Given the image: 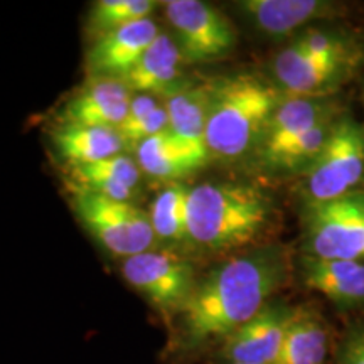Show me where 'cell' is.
Segmentation results:
<instances>
[{"instance_id": "7a4b0ae2", "label": "cell", "mask_w": 364, "mask_h": 364, "mask_svg": "<svg viewBox=\"0 0 364 364\" xmlns=\"http://www.w3.org/2000/svg\"><path fill=\"white\" fill-rule=\"evenodd\" d=\"M275 218L272 196L241 181L194 186L188 201V243L208 253L247 248L262 238Z\"/></svg>"}, {"instance_id": "3957f363", "label": "cell", "mask_w": 364, "mask_h": 364, "mask_svg": "<svg viewBox=\"0 0 364 364\" xmlns=\"http://www.w3.org/2000/svg\"><path fill=\"white\" fill-rule=\"evenodd\" d=\"M285 95L252 73H236L211 81L206 147L211 159L236 162L253 156L272 113Z\"/></svg>"}, {"instance_id": "e0dca14e", "label": "cell", "mask_w": 364, "mask_h": 364, "mask_svg": "<svg viewBox=\"0 0 364 364\" xmlns=\"http://www.w3.org/2000/svg\"><path fill=\"white\" fill-rule=\"evenodd\" d=\"M181 65H184V59L174 38L172 34L161 31L129 75L122 80L132 90V93L164 97L182 83Z\"/></svg>"}, {"instance_id": "277c9868", "label": "cell", "mask_w": 364, "mask_h": 364, "mask_svg": "<svg viewBox=\"0 0 364 364\" xmlns=\"http://www.w3.org/2000/svg\"><path fill=\"white\" fill-rule=\"evenodd\" d=\"M71 201L76 216L91 236L124 260L150 252L159 241L149 213L135 204L113 201L75 184H71Z\"/></svg>"}, {"instance_id": "603a6c76", "label": "cell", "mask_w": 364, "mask_h": 364, "mask_svg": "<svg viewBox=\"0 0 364 364\" xmlns=\"http://www.w3.org/2000/svg\"><path fill=\"white\" fill-rule=\"evenodd\" d=\"M189 191L181 182H171L156 196L149 216L157 240L172 245L188 241Z\"/></svg>"}, {"instance_id": "52a82bcc", "label": "cell", "mask_w": 364, "mask_h": 364, "mask_svg": "<svg viewBox=\"0 0 364 364\" xmlns=\"http://www.w3.org/2000/svg\"><path fill=\"white\" fill-rule=\"evenodd\" d=\"M166 19L184 63L201 65L230 56L238 43V33L220 9L203 0L164 2Z\"/></svg>"}, {"instance_id": "9c48e42d", "label": "cell", "mask_w": 364, "mask_h": 364, "mask_svg": "<svg viewBox=\"0 0 364 364\" xmlns=\"http://www.w3.org/2000/svg\"><path fill=\"white\" fill-rule=\"evenodd\" d=\"M363 59H327L304 53L290 41L272 59L273 85L285 97H334Z\"/></svg>"}, {"instance_id": "8fae6325", "label": "cell", "mask_w": 364, "mask_h": 364, "mask_svg": "<svg viewBox=\"0 0 364 364\" xmlns=\"http://www.w3.org/2000/svg\"><path fill=\"white\" fill-rule=\"evenodd\" d=\"M343 113V105L336 98V95L334 97H284L272 113L260 144L253 152L255 166L260 167L287 144L321 124L322 120L339 117Z\"/></svg>"}, {"instance_id": "9a60e30c", "label": "cell", "mask_w": 364, "mask_h": 364, "mask_svg": "<svg viewBox=\"0 0 364 364\" xmlns=\"http://www.w3.org/2000/svg\"><path fill=\"white\" fill-rule=\"evenodd\" d=\"M159 33V26L152 17H149L100 36L91 44L86 56V68L91 76L124 78L147 51Z\"/></svg>"}, {"instance_id": "ba28073f", "label": "cell", "mask_w": 364, "mask_h": 364, "mask_svg": "<svg viewBox=\"0 0 364 364\" xmlns=\"http://www.w3.org/2000/svg\"><path fill=\"white\" fill-rule=\"evenodd\" d=\"M122 275L167 321H176L198 282L188 260L157 250L125 258Z\"/></svg>"}, {"instance_id": "2e32d148", "label": "cell", "mask_w": 364, "mask_h": 364, "mask_svg": "<svg viewBox=\"0 0 364 364\" xmlns=\"http://www.w3.org/2000/svg\"><path fill=\"white\" fill-rule=\"evenodd\" d=\"M304 284L343 311L364 309V263L361 260H321L304 255Z\"/></svg>"}, {"instance_id": "5bb4252c", "label": "cell", "mask_w": 364, "mask_h": 364, "mask_svg": "<svg viewBox=\"0 0 364 364\" xmlns=\"http://www.w3.org/2000/svg\"><path fill=\"white\" fill-rule=\"evenodd\" d=\"M135 161L144 174L176 182L206 167L211 156L204 142L184 139L167 129L140 144Z\"/></svg>"}, {"instance_id": "30bf717a", "label": "cell", "mask_w": 364, "mask_h": 364, "mask_svg": "<svg viewBox=\"0 0 364 364\" xmlns=\"http://www.w3.org/2000/svg\"><path fill=\"white\" fill-rule=\"evenodd\" d=\"M297 309L285 300L272 299L257 316L221 341L220 358L226 364H273Z\"/></svg>"}, {"instance_id": "d6986e66", "label": "cell", "mask_w": 364, "mask_h": 364, "mask_svg": "<svg viewBox=\"0 0 364 364\" xmlns=\"http://www.w3.org/2000/svg\"><path fill=\"white\" fill-rule=\"evenodd\" d=\"M53 142L70 166L105 161L127 150L118 130L107 127L59 124L53 130Z\"/></svg>"}, {"instance_id": "ffe728a7", "label": "cell", "mask_w": 364, "mask_h": 364, "mask_svg": "<svg viewBox=\"0 0 364 364\" xmlns=\"http://www.w3.org/2000/svg\"><path fill=\"white\" fill-rule=\"evenodd\" d=\"M211 105V81L181 83L164 95V107L169 117V130L189 140L204 142Z\"/></svg>"}, {"instance_id": "cb8c5ba5", "label": "cell", "mask_w": 364, "mask_h": 364, "mask_svg": "<svg viewBox=\"0 0 364 364\" xmlns=\"http://www.w3.org/2000/svg\"><path fill=\"white\" fill-rule=\"evenodd\" d=\"M169 129V117L166 107L154 95H134L124 124L118 127V134L127 149H136L145 140L152 139Z\"/></svg>"}, {"instance_id": "8992f818", "label": "cell", "mask_w": 364, "mask_h": 364, "mask_svg": "<svg viewBox=\"0 0 364 364\" xmlns=\"http://www.w3.org/2000/svg\"><path fill=\"white\" fill-rule=\"evenodd\" d=\"M304 252L321 260L364 258V189L304 208Z\"/></svg>"}, {"instance_id": "ac0fdd59", "label": "cell", "mask_w": 364, "mask_h": 364, "mask_svg": "<svg viewBox=\"0 0 364 364\" xmlns=\"http://www.w3.org/2000/svg\"><path fill=\"white\" fill-rule=\"evenodd\" d=\"M140 167L129 154L105 161L70 166L71 184L90 189L113 201L132 203L140 182Z\"/></svg>"}, {"instance_id": "44dd1931", "label": "cell", "mask_w": 364, "mask_h": 364, "mask_svg": "<svg viewBox=\"0 0 364 364\" xmlns=\"http://www.w3.org/2000/svg\"><path fill=\"white\" fill-rule=\"evenodd\" d=\"M329 346V327L324 318L312 309L299 307L273 364H326Z\"/></svg>"}, {"instance_id": "7402d4cb", "label": "cell", "mask_w": 364, "mask_h": 364, "mask_svg": "<svg viewBox=\"0 0 364 364\" xmlns=\"http://www.w3.org/2000/svg\"><path fill=\"white\" fill-rule=\"evenodd\" d=\"M343 115L327 118V120H322L321 124L304 132L302 135H299L292 142L287 144L284 149L279 150L275 156L268 159L267 162H263L257 169L265 172V174L302 176L317 161V157L321 156L326 144L329 142L332 130H334L336 124H338V120Z\"/></svg>"}, {"instance_id": "5b68a950", "label": "cell", "mask_w": 364, "mask_h": 364, "mask_svg": "<svg viewBox=\"0 0 364 364\" xmlns=\"http://www.w3.org/2000/svg\"><path fill=\"white\" fill-rule=\"evenodd\" d=\"M364 189V125L339 118L317 161L302 174L306 204L334 201Z\"/></svg>"}, {"instance_id": "6da1fadb", "label": "cell", "mask_w": 364, "mask_h": 364, "mask_svg": "<svg viewBox=\"0 0 364 364\" xmlns=\"http://www.w3.org/2000/svg\"><path fill=\"white\" fill-rule=\"evenodd\" d=\"M290 277L292 260L280 245L257 247L223 262L198 279L177 316V348L196 353L221 343L275 299Z\"/></svg>"}, {"instance_id": "7c38bea8", "label": "cell", "mask_w": 364, "mask_h": 364, "mask_svg": "<svg viewBox=\"0 0 364 364\" xmlns=\"http://www.w3.org/2000/svg\"><path fill=\"white\" fill-rule=\"evenodd\" d=\"M235 7L255 29L279 39L302 33L304 27L316 21L336 19L344 12V6L327 0H240Z\"/></svg>"}, {"instance_id": "d4e9b609", "label": "cell", "mask_w": 364, "mask_h": 364, "mask_svg": "<svg viewBox=\"0 0 364 364\" xmlns=\"http://www.w3.org/2000/svg\"><path fill=\"white\" fill-rule=\"evenodd\" d=\"M159 6L156 0H98L90 9L88 27L97 39L136 21L149 19Z\"/></svg>"}, {"instance_id": "4fadbf2b", "label": "cell", "mask_w": 364, "mask_h": 364, "mask_svg": "<svg viewBox=\"0 0 364 364\" xmlns=\"http://www.w3.org/2000/svg\"><path fill=\"white\" fill-rule=\"evenodd\" d=\"M134 93L122 78L91 76L66 103L59 124L115 129L124 124Z\"/></svg>"}, {"instance_id": "484cf974", "label": "cell", "mask_w": 364, "mask_h": 364, "mask_svg": "<svg viewBox=\"0 0 364 364\" xmlns=\"http://www.w3.org/2000/svg\"><path fill=\"white\" fill-rule=\"evenodd\" d=\"M336 364H364V324L348 331L341 343Z\"/></svg>"}]
</instances>
